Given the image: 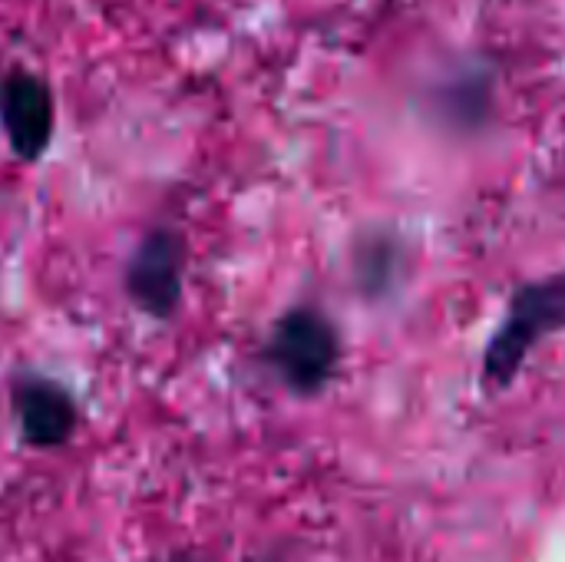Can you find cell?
Here are the masks:
<instances>
[{
    "mask_svg": "<svg viewBox=\"0 0 565 562\" xmlns=\"http://www.w3.org/2000/svg\"><path fill=\"white\" fill-rule=\"evenodd\" d=\"M556 331H565V272L546 275L526 288H520L487 344L483 378L490 384H510L533 348Z\"/></svg>",
    "mask_w": 565,
    "mask_h": 562,
    "instance_id": "1",
    "label": "cell"
},
{
    "mask_svg": "<svg viewBox=\"0 0 565 562\" xmlns=\"http://www.w3.org/2000/svg\"><path fill=\"white\" fill-rule=\"evenodd\" d=\"M265 358L295 394H318L338 371L341 341L321 311L291 308L275 321Z\"/></svg>",
    "mask_w": 565,
    "mask_h": 562,
    "instance_id": "2",
    "label": "cell"
},
{
    "mask_svg": "<svg viewBox=\"0 0 565 562\" xmlns=\"http://www.w3.org/2000/svg\"><path fill=\"white\" fill-rule=\"evenodd\" d=\"M182 268H185L182 238L172 229H152L136 245L126 265L129 301L156 321L172 318L182 305Z\"/></svg>",
    "mask_w": 565,
    "mask_h": 562,
    "instance_id": "3",
    "label": "cell"
},
{
    "mask_svg": "<svg viewBox=\"0 0 565 562\" xmlns=\"http://www.w3.org/2000/svg\"><path fill=\"white\" fill-rule=\"evenodd\" d=\"M10 397L20 434L36 450L63 447L79 427V407L73 394L43 374H17Z\"/></svg>",
    "mask_w": 565,
    "mask_h": 562,
    "instance_id": "4",
    "label": "cell"
},
{
    "mask_svg": "<svg viewBox=\"0 0 565 562\" xmlns=\"http://www.w3.org/2000/svg\"><path fill=\"white\" fill-rule=\"evenodd\" d=\"M0 119L13 152L36 162L53 139V96L33 73H10L0 86Z\"/></svg>",
    "mask_w": 565,
    "mask_h": 562,
    "instance_id": "5",
    "label": "cell"
},
{
    "mask_svg": "<svg viewBox=\"0 0 565 562\" xmlns=\"http://www.w3.org/2000/svg\"><path fill=\"white\" fill-rule=\"evenodd\" d=\"M391 268H394V258L387 255V245H374V248H367V252L361 255V268H358V272H361L364 288H367V291H377V288L387 285Z\"/></svg>",
    "mask_w": 565,
    "mask_h": 562,
    "instance_id": "6",
    "label": "cell"
},
{
    "mask_svg": "<svg viewBox=\"0 0 565 562\" xmlns=\"http://www.w3.org/2000/svg\"><path fill=\"white\" fill-rule=\"evenodd\" d=\"M172 562H192V560H189V556H175V560H172Z\"/></svg>",
    "mask_w": 565,
    "mask_h": 562,
    "instance_id": "7",
    "label": "cell"
}]
</instances>
